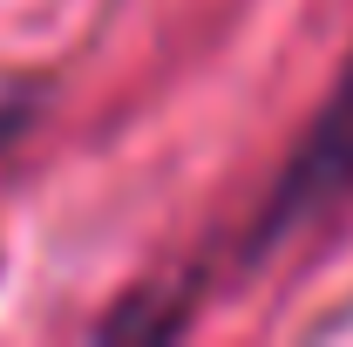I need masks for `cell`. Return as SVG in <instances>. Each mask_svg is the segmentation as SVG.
<instances>
[{"label":"cell","mask_w":353,"mask_h":347,"mask_svg":"<svg viewBox=\"0 0 353 347\" xmlns=\"http://www.w3.org/2000/svg\"><path fill=\"white\" fill-rule=\"evenodd\" d=\"M340 198H353V48H347V68H340V82L326 88V102L312 109L306 136H299V150L285 157V171L272 177V191H265L259 218L245 225V245H238V259H272L299 225L312 218H326Z\"/></svg>","instance_id":"obj_1"}]
</instances>
